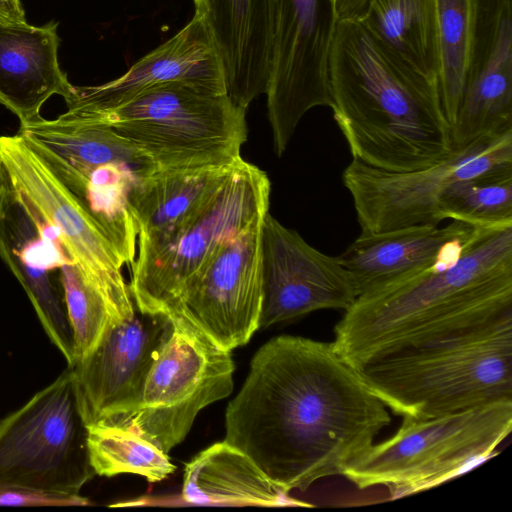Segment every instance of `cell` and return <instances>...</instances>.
<instances>
[{"mask_svg":"<svg viewBox=\"0 0 512 512\" xmlns=\"http://www.w3.org/2000/svg\"><path fill=\"white\" fill-rule=\"evenodd\" d=\"M391 422L387 407L332 342L270 339L225 413V439L278 486L306 491L342 475Z\"/></svg>","mask_w":512,"mask_h":512,"instance_id":"6da1fadb","label":"cell"},{"mask_svg":"<svg viewBox=\"0 0 512 512\" xmlns=\"http://www.w3.org/2000/svg\"><path fill=\"white\" fill-rule=\"evenodd\" d=\"M512 311V225L473 227L429 267L359 295L334 328L352 367Z\"/></svg>","mask_w":512,"mask_h":512,"instance_id":"7a4b0ae2","label":"cell"},{"mask_svg":"<svg viewBox=\"0 0 512 512\" xmlns=\"http://www.w3.org/2000/svg\"><path fill=\"white\" fill-rule=\"evenodd\" d=\"M328 78L333 118L354 159L410 172L453 151L438 83L384 48L355 18L337 21Z\"/></svg>","mask_w":512,"mask_h":512,"instance_id":"3957f363","label":"cell"},{"mask_svg":"<svg viewBox=\"0 0 512 512\" xmlns=\"http://www.w3.org/2000/svg\"><path fill=\"white\" fill-rule=\"evenodd\" d=\"M359 372L402 418L428 419L512 400V311L388 354Z\"/></svg>","mask_w":512,"mask_h":512,"instance_id":"277c9868","label":"cell"},{"mask_svg":"<svg viewBox=\"0 0 512 512\" xmlns=\"http://www.w3.org/2000/svg\"><path fill=\"white\" fill-rule=\"evenodd\" d=\"M245 113L227 93L171 83L106 110L60 116L105 124L142 150L156 170H172L241 161Z\"/></svg>","mask_w":512,"mask_h":512,"instance_id":"5b68a950","label":"cell"},{"mask_svg":"<svg viewBox=\"0 0 512 512\" xmlns=\"http://www.w3.org/2000/svg\"><path fill=\"white\" fill-rule=\"evenodd\" d=\"M512 431V400L428 419L403 418L343 476L360 489L385 486L390 499L433 488L491 457Z\"/></svg>","mask_w":512,"mask_h":512,"instance_id":"8992f818","label":"cell"},{"mask_svg":"<svg viewBox=\"0 0 512 512\" xmlns=\"http://www.w3.org/2000/svg\"><path fill=\"white\" fill-rule=\"evenodd\" d=\"M271 182L244 159L214 195L172 231L137 242L129 291L137 310L174 313L190 279L226 241L269 212Z\"/></svg>","mask_w":512,"mask_h":512,"instance_id":"52a82bcc","label":"cell"},{"mask_svg":"<svg viewBox=\"0 0 512 512\" xmlns=\"http://www.w3.org/2000/svg\"><path fill=\"white\" fill-rule=\"evenodd\" d=\"M74 373L67 368L0 421V491L78 498L96 474Z\"/></svg>","mask_w":512,"mask_h":512,"instance_id":"ba28073f","label":"cell"},{"mask_svg":"<svg viewBox=\"0 0 512 512\" xmlns=\"http://www.w3.org/2000/svg\"><path fill=\"white\" fill-rule=\"evenodd\" d=\"M170 326L147 374L140 405L125 423L168 453L189 433L198 413L233 391L231 351L219 347L183 313Z\"/></svg>","mask_w":512,"mask_h":512,"instance_id":"9c48e42d","label":"cell"},{"mask_svg":"<svg viewBox=\"0 0 512 512\" xmlns=\"http://www.w3.org/2000/svg\"><path fill=\"white\" fill-rule=\"evenodd\" d=\"M506 170H512V131L480 137L416 171H387L353 158L342 180L352 196L361 231L381 232L438 225L439 201L449 188Z\"/></svg>","mask_w":512,"mask_h":512,"instance_id":"30bf717a","label":"cell"},{"mask_svg":"<svg viewBox=\"0 0 512 512\" xmlns=\"http://www.w3.org/2000/svg\"><path fill=\"white\" fill-rule=\"evenodd\" d=\"M337 21L335 0H274L273 62L265 95L278 156L309 110L332 106L328 57Z\"/></svg>","mask_w":512,"mask_h":512,"instance_id":"8fae6325","label":"cell"},{"mask_svg":"<svg viewBox=\"0 0 512 512\" xmlns=\"http://www.w3.org/2000/svg\"><path fill=\"white\" fill-rule=\"evenodd\" d=\"M262 220L218 248L187 283L176 310L225 350L247 344L259 329Z\"/></svg>","mask_w":512,"mask_h":512,"instance_id":"7c38bea8","label":"cell"},{"mask_svg":"<svg viewBox=\"0 0 512 512\" xmlns=\"http://www.w3.org/2000/svg\"><path fill=\"white\" fill-rule=\"evenodd\" d=\"M263 300L259 329L323 309L347 310L357 298L337 257L308 244L269 214L261 225Z\"/></svg>","mask_w":512,"mask_h":512,"instance_id":"4fadbf2b","label":"cell"},{"mask_svg":"<svg viewBox=\"0 0 512 512\" xmlns=\"http://www.w3.org/2000/svg\"><path fill=\"white\" fill-rule=\"evenodd\" d=\"M170 326L164 315L135 314L110 327L72 368L85 424L125 423L137 411L149 369Z\"/></svg>","mask_w":512,"mask_h":512,"instance_id":"5bb4252c","label":"cell"},{"mask_svg":"<svg viewBox=\"0 0 512 512\" xmlns=\"http://www.w3.org/2000/svg\"><path fill=\"white\" fill-rule=\"evenodd\" d=\"M171 83H188L227 93L224 67L203 8L173 37L143 56L120 77L95 86H73L64 99L66 115L106 110Z\"/></svg>","mask_w":512,"mask_h":512,"instance_id":"9a60e30c","label":"cell"},{"mask_svg":"<svg viewBox=\"0 0 512 512\" xmlns=\"http://www.w3.org/2000/svg\"><path fill=\"white\" fill-rule=\"evenodd\" d=\"M0 156L13 188L56 232L75 263L101 276L123 277L124 262L112 242L22 135L0 136Z\"/></svg>","mask_w":512,"mask_h":512,"instance_id":"2e32d148","label":"cell"},{"mask_svg":"<svg viewBox=\"0 0 512 512\" xmlns=\"http://www.w3.org/2000/svg\"><path fill=\"white\" fill-rule=\"evenodd\" d=\"M512 131V1L476 0V21L453 149Z\"/></svg>","mask_w":512,"mask_h":512,"instance_id":"e0dca14e","label":"cell"},{"mask_svg":"<svg viewBox=\"0 0 512 512\" xmlns=\"http://www.w3.org/2000/svg\"><path fill=\"white\" fill-rule=\"evenodd\" d=\"M0 257L27 293L47 336L67 334L71 322L60 267L75 262L11 183L0 216Z\"/></svg>","mask_w":512,"mask_h":512,"instance_id":"ac0fdd59","label":"cell"},{"mask_svg":"<svg viewBox=\"0 0 512 512\" xmlns=\"http://www.w3.org/2000/svg\"><path fill=\"white\" fill-rule=\"evenodd\" d=\"M221 57L227 94L239 107L265 94L273 62L274 0H193Z\"/></svg>","mask_w":512,"mask_h":512,"instance_id":"d6986e66","label":"cell"},{"mask_svg":"<svg viewBox=\"0 0 512 512\" xmlns=\"http://www.w3.org/2000/svg\"><path fill=\"white\" fill-rule=\"evenodd\" d=\"M58 23H0V104L24 124L39 117L44 103L73 90L59 66Z\"/></svg>","mask_w":512,"mask_h":512,"instance_id":"ffe728a7","label":"cell"},{"mask_svg":"<svg viewBox=\"0 0 512 512\" xmlns=\"http://www.w3.org/2000/svg\"><path fill=\"white\" fill-rule=\"evenodd\" d=\"M473 226L452 220L444 227L413 225L362 232L337 258L348 271L357 297L438 261Z\"/></svg>","mask_w":512,"mask_h":512,"instance_id":"44dd1931","label":"cell"},{"mask_svg":"<svg viewBox=\"0 0 512 512\" xmlns=\"http://www.w3.org/2000/svg\"><path fill=\"white\" fill-rule=\"evenodd\" d=\"M183 499L198 505L311 506L290 497L238 448L218 442L186 464Z\"/></svg>","mask_w":512,"mask_h":512,"instance_id":"7402d4cb","label":"cell"},{"mask_svg":"<svg viewBox=\"0 0 512 512\" xmlns=\"http://www.w3.org/2000/svg\"><path fill=\"white\" fill-rule=\"evenodd\" d=\"M241 161L217 167L155 170L136 176L129 200L138 229L137 242L182 225L214 195Z\"/></svg>","mask_w":512,"mask_h":512,"instance_id":"603a6c76","label":"cell"},{"mask_svg":"<svg viewBox=\"0 0 512 512\" xmlns=\"http://www.w3.org/2000/svg\"><path fill=\"white\" fill-rule=\"evenodd\" d=\"M357 19L384 48L438 83L436 0H368Z\"/></svg>","mask_w":512,"mask_h":512,"instance_id":"cb8c5ba5","label":"cell"},{"mask_svg":"<svg viewBox=\"0 0 512 512\" xmlns=\"http://www.w3.org/2000/svg\"><path fill=\"white\" fill-rule=\"evenodd\" d=\"M60 279L74 332V365L96 348L110 327L131 319L136 311L124 278L67 263L60 267Z\"/></svg>","mask_w":512,"mask_h":512,"instance_id":"d4e9b609","label":"cell"},{"mask_svg":"<svg viewBox=\"0 0 512 512\" xmlns=\"http://www.w3.org/2000/svg\"><path fill=\"white\" fill-rule=\"evenodd\" d=\"M136 176L131 167L118 163L97 167L84 176L57 175L86 207L129 267L137 253L138 229L129 200Z\"/></svg>","mask_w":512,"mask_h":512,"instance_id":"484cf974","label":"cell"},{"mask_svg":"<svg viewBox=\"0 0 512 512\" xmlns=\"http://www.w3.org/2000/svg\"><path fill=\"white\" fill-rule=\"evenodd\" d=\"M90 464L96 475L136 474L159 482L176 467L168 453L125 424L98 422L87 426Z\"/></svg>","mask_w":512,"mask_h":512,"instance_id":"4316f807","label":"cell"},{"mask_svg":"<svg viewBox=\"0 0 512 512\" xmlns=\"http://www.w3.org/2000/svg\"><path fill=\"white\" fill-rule=\"evenodd\" d=\"M440 71L438 90L451 128L464 90L473 43L476 0H436Z\"/></svg>","mask_w":512,"mask_h":512,"instance_id":"83f0119b","label":"cell"},{"mask_svg":"<svg viewBox=\"0 0 512 512\" xmlns=\"http://www.w3.org/2000/svg\"><path fill=\"white\" fill-rule=\"evenodd\" d=\"M452 219L475 227L512 225V170L460 181L438 205V219Z\"/></svg>","mask_w":512,"mask_h":512,"instance_id":"f1b7e54d","label":"cell"},{"mask_svg":"<svg viewBox=\"0 0 512 512\" xmlns=\"http://www.w3.org/2000/svg\"><path fill=\"white\" fill-rule=\"evenodd\" d=\"M83 497L69 498L23 490L0 491V506H71L87 505Z\"/></svg>","mask_w":512,"mask_h":512,"instance_id":"f546056e","label":"cell"},{"mask_svg":"<svg viewBox=\"0 0 512 512\" xmlns=\"http://www.w3.org/2000/svg\"><path fill=\"white\" fill-rule=\"evenodd\" d=\"M25 11L20 0H0V23H23Z\"/></svg>","mask_w":512,"mask_h":512,"instance_id":"4dcf8cb0","label":"cell"},{"mask_svg":"<svg viewBox=\"0 0 512 512\" xmlns=\"http://www.w3.org/2000/svg\"><path fill=\"white\" fill-rule=\"evenodd\" d=\"M368 0H336L338 19L357 18L364 9Z\"/></svg>","mask_w":512,"mask_h":512,"instance_id":"1f68e13d","label":"cell"},{"mask_svg":"<svg viewBox=\"0 0 512 512\" xmlns=\"http://www.w3.org/2000/svg\"><path fill=\"white\" fill-rule=\"evenodd\" d=\"M9 185H10V180L8 177V173L3 164L2 158L0 156V216L2 213L3 204L5 201V197H6Z\"/></svg>","mask_w":512,"mask_h":512,"instance_id":"d6a6232c","label":"cell"},{"mask_svg":"<svg viewBox=\"0 0 512 512\" xmlns=\"http://www.w3.org/2000/svg\"><path fill=\"white\" fill-rule=\"evenodd\" d=\"M335 2H336V0H335Z\"/></svg>","mask_w":512,"mask_h":512,"instance_id":"836d02e7","label":"cell"}]
</instances>
